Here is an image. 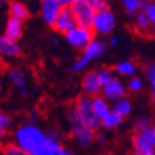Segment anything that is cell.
Returning <instances> with one entry per match:
<instances>
[{
    "instance_id": "6da1fadb",
    "label": "cell",
    "mask_w": 155,
    "mask_h": 155,
    "mask_svg": "<svg viewBox=\"0 0 155 155\" xmlns=\"http://www.w3.org/2000/svg\"><path fill=\"white\" fill-rule=\"evenodd\" d=\"M47 132L37 123L26 122L18 126L12 133V142L28 153L33 154L47 142Z\"/></svg>"
},
{
    "instance_id": "7a4b0ae2",
    "label": "cell",
    "mask_w": 155,
    "mask_h": 155,
    "mask_svg": "<svg viewBox=\"0 0 155 155\" xmlns=\"http://www.w3.org/2000/svg\"><path fill=\"white\" fill-rule=\"evenodd\" d=\"M68 117L75 118L78 122H80L86 128L97 133L102 128L101 120L96 116L94 105H92V97L86 95H81L73 102L70 111L68 113Z\"/></svg>"
},
{
    "instance_id": "3957f363",
    "label": "cell",
    "mask_w": 155,
    "mask_h": 155,
    "mask_svg": "<svg viewBox=\"0 0 155 155\" xmlns=\"http://www.w3.org/2000/svg\"><path fill=\"white\" fill-rule=\"evenodd\" d=\"M106 48H107V45L104 40L95 38L87 47H85L81 51V55L74 62V64L70 67V71L78 74V73L86 70L91 62L99 59V58H101L105 54Z\"/></svg>"
},
{
    "instance_id": "277c9868",
    "label": "cell",
    "mask_w": 155,
    "mask_h": 155,
    "mask_svg": "<svg viewBox=\"0 0 155 155\" xmlns=\"http://www.w3.org/2000/svg\"><path fill=\"white\" fill-rule=\"evenodd\" d=\"M73 15L75 17V21L78 26H81L85 28L92 30L94 20L96 16V11L87 0H75L70 5Z\"/></svg>"
},
{
    "instance_id": "5b68a950",
    "label": "cell",
    "mask_w": 155,
    "mask_h": 155,
    "mask_svg": "<svg viewBox=\"0 0 155 155\" xmlns=\"http://www.w3.org/2000/svg\"><path fill=\"white\" fill-rule=\"evenodd\" d=\"M70 122V130H71V137L74 142L76 143L78 147L81 149H87L90 148L95 140H96V132L86 128L83 126L80 122H78L73 117H68Z\"/></svg>"
},
{
    "instance_id": "8992f818",
    "label": "cell",
    "mask_w": 155,
    "mask_h": 155,
    "mask_svg": "<svg viewBox=\"0 0 155 155\" xmlns=\"http://www.w3.org/2000/svg\"><path fill=\"white\" fill-rule=\"evenodd\" d=\"M64 37L68 45H70V47L78 51H83L95 40V32L94 30H90V28L76 26L71 31H69L67 35H64Z\"/></svg>"
},
{
    "instance_id": "52a82bcc",
    "label": "cell",
    "mask_w": 155,
    "mask_h": 155,
    "mask_svg": "<svg viewBox=\"0 0 155 155\" xmlns=\"http://www.w3.org/2000/svg\"><path fill=\"white\" fill-rule=\"evenodd\" d=\"M114 27H116V15L110 8L96 12L94 25H92V30L95 35H99V36L111 35Z\"/></svg>"
},
{
    "instance_id": "ba28073f",
    "label": "cell",
    "mask_w": 155,
    "mask_h": 155,
    "mask_svg": "<svg viewBox=\"0 0 155 155\" xmlns=\"http://www.w3.org/2000/svg\"><path fill=\"white\" fill-rule=\"evenodd\" d=\"M102 87H104V84L100 79L97 70H87L81 80L83 94L86 96H90V97L100 96L102 92Z\"/></svg>"
},
{
    "instance_id": "9c48e42d",
    "label": "cell",
    "mask_w": 155,
    "mask_h": 155,
    "mask_svg": "<svg viewBox=\"0 0 155 155\" xmlns=\"http://www.w3.org/2000/svg\"><path fill=\"white\" fill-rule=\"evenodd\" d=\"M59 0H40V15L46 25L53 27L58 15L63 10Z\"/></svg>"
},
{
    "instance_id": "30bf717a",
    "label": "cell",
    "mask_w": 155,
    "mask_h": 155,
    "mask_svg": "<svg viewBox=\"0 0 155 155\" xmlns=\"http://www.w3.org/2000/svg\"><path fill=\"white\" fill-rule=\"evenodd\" d=\"M127 92H128L127 85L122 80H120L118 78H114V79H112L110 83L104 85L101 96H104L107 101L114 102L122 97H126Z\"/></svg>"
},
{
    "instance_id": "8fae6325",
    "label": "cell",
    "mask_w": 155,
    "mask_h": 155,
    "mask_svg": "<svg viewBox=\"0 0 155 155\" xmlns=\"http://www.w3.org/2000/svg\"><path fill=\"white\" fill-rule=\"evenodd\" d=\"M21 47L17 42L11 41L5 35H0V59L12 62L21 57Z\"/></svg>"
},
{
    "instance_id": "7c38bea8",
    "label": "cell",
    "mask_w": 155,
    "mask_h": 155,
    "mask_svg": "<svg viewBox=\"0 0 155 155\" xmlns=\"http://www.w3.org/2000/svg\"><path fill=\"white\" fill-rule=\"evenodd\" d=\"M76 26L78 25H76L75 17L73 15V11H71L70 6H64L63 10L61 11V14L57 17V20L53 25V30L58 33L67 35L69 31H71Z\"/></svg>"
},
{
    "instance_id": "4fadbf2b",
    "label": "cell",
    "mask_w": 155,
    "mask_h": 155,
    "mask_svg": "<svg viewBox=\"0 0 155 155\" xmlns=\"http://www.w3.org/2000/svg\"><path fill=\"white\" fill-rule=\"evenodd\" d=\"M6 79L10 84H12L20 92L22 97H28L30 90L27 86V80L25 73L18 68H9L6 70Z\"/></svg>"
},
{
    "instance_id": "5bb4252c",
    "label": "cell",
    "mask_w": 155,
    "mask_h": 155,
    "mask_svg": "<svg viewBox=\"0 0 155 155\" xmlns=\"http://www.w3.org/2000/svg\"><path fill=\"white\" fill-rule=\"evenodd\" d=\"M132 155H155V145L142 133H134L132 137Z\"/></svg>"
},
{
    "instance_id": "9a60e30c",
    "label": "cell",
    "mask_w": 155,
    "mask_h": 155,
    "mask_svg": "<svg viewBox=\"0 0 155 155\" xmlns=\"http://www.w3.org/2000/svg\"><path fill=\"white\" fill-rule=\"evenodd\" d=\"M4 35L8 38H10L11 41H15V42H17L18 40H21V37L24 35V21L9 16L8 21L5 24Z\"/></svg>"
},
{
    "instance_id": "2e32d148",
    "label": "cell",
    "mask_w": 155,
    "mask_h": 155,
    "mask_svg": "<svg viewBox=\"0 0 155 155\" xmlns=\"http://www.w3.org/2000/svg\"><path fill=\"white\" fill-rule=\"evenodd\" d=\"M8 11L10 17H15L21 21H26L30 17V9L21 0H12L11 3H9Z\"/></svg>"
},
{
    "instance_id": "e0dca14e",
    "label": "cell",
    "mask_w": 155,
    "mask_h": 155,
    "mask_svg": "<svg viewBox=\"0 0 155 155\" xmlns=\"http://www.w3.org/2000/svg\"><path fill=\"white\" fill-rule=\"evenodd\" d=\"M133 28L137 31V33H139L142 36H151V35H154L151 25H150V22L148 20L147 15L144 14V11L138 12L133 17Z\"/></svg>"
},
{
    "instance_id": "ac0fdd59",
    "label": "cell",
    "mask_w": 155,
    "mask_h": 155,
    "mask_svg": "<svg viewBox=\"0 0 155 155\" xmlns=\"http://www.w3.org/2000/svg\"><path fill=\"white\" fill-rule=\"evenodd\" d=\"M92 105H94V110H95L96 116H97L101 121L112 111V106H110V102L101 95L92 97Z\"/></svg>"
},
{
    "instance_id": "d6986e66",
    "label": "cell",
    "mask_w": 155,
    "mask_h": 155,
    "mask_svg": "<svg viewBox=\"0 0 155 155\" xmlns=\"http://www.w3.org/2000/svg\"><path fill=\"white\" fill-rule=\"evenodd\" d=\"M132 110H133V104L128 97H122L117 101H114L112 105V111H114L116 113L122 116L123 118L128 117V116L132 113Z\"/></svg>"
},
{
    "instance_id": "ffe728a7",
    "label": "cell",
    "mask_w": 155,
    "mask_h": 155,
    "mask_svg": "<svg viewBox=\"0 0 155 155\" xmlns=\"http://www.w3.org/2000/svg\"><path fill=\"white\" fill-rule=\"evenodd\" d=\"M114 71L117 75L127 78V76H134L135 71H137V64L133 61H122L114 65Z\"/></svg>"
},
{
    "instance_id": "44dd1931",
    "label": "cell",
    "mask_w": 155,
    "mask_h": 155,
    "mask_svg": "<svg viewBox=\"0 0 155 155\" xmlns=\"http://www.w3.org/2000/svg\"><path fill=\"white\" fill-rule=\"evenodd\" d=\"M123 117L120 116L118 113H116L114 111H111L106 117L101 121L102 122V129L105 130H113L117 129L122 123H123Z\"/></svg>"
},
{
    "instance_id": "7402d4cb",
    "label": "cell",
    "mask_w": 155,
    "mask_h": 155,
    "mask_svg": "<svg viewBox=\"0 0 155 155\" xmlns=\"http://www.w3.org/2000/svg\"><path fill=\"white\" fill-rule=\"evenodd\" d=\"M62 149H63V145L61 143L53 142L48 138L47 142L40 149H37L32 155H58Z\"/></svg>"
},
{
    "instance_id": "603a6c76",
    "label": "cell",
    "mask_w": 155,
    "mask_h": 155,
    "mask_svg": "<svg viewBox=\"0 0 155 155\" xmlns=\"http://www.w3.org/2000/svg\"><path fill=\"white\" fill-rule=\"evenodd\" d=\"M147 0H123V9L128 16L134 17L138 12L143 11Z\"/></svg>"
},
{
    "instance_id": "cb8c5ba5",
    "label": "cell",
    "mask_w": 155,
    "mask_h": 155,
    "mask_svg": "<svg viewBox=\"0 0 155 155\" xmlns=\"http://www.w3.org/2000/svg\"><path fill=\"white\" fill-rule=\"evenodd\" d=\"M0 151H2V155H32L31 153H28L27 150H25L24 148H21L14 142L3 144Z\"/></svg>"
},
{
    "instance_id": "d4e9b609",
    "label": "cell",
    "mask_w": 155,
    "mask_h": 155,
    "mask_svg": "<svg viewBox=\"0 0 155 155\" xmlns=\"http://www.w3.org/2000/svg\"><path fill=\"white\" fill-rule=\"evenodd\" d=\"M151 123H153V121L150 118L145 117V116H140V117H138L137 120L134 121V124H133L134 133H140V132L150 128Z\"/></svg>"
},
{
    "instance_id": "484cf974",
    "label": "cell",
    "mask_w": 155,
    "mask_h": 155,
    "mask_svg": "<svg viewBox=\"0 0 155 155\" xmlns=\"http://www.w3.org/2000/svg\"><path fill=\"white\" fill-rule=\"evenodd\" d=\"M143 11L147 15L148 20H149V22L151 25V28H153V31L155 33V3H151V2H148L147 0Z\"/></svg>"
},
{
    "instance_id": "4316f807",
    "label": "cell",
    "mask_w": 155,
    "mask_h": 155,
    "mask_svg": "<svg viewBox=\"0 0 155 155\" xmlns=\"http://www.w3.org/2000/svg\"><path fill=\"white\" fill-rule=\"evenodd\" d=\"M97 73H99V75H100V79H101V81H102L104 85L107 84V83H110L112 79H114V78H116V71H114V69L108 68V67H104V68L99 69Z\"/></svg>"
},
{
    "instance_id": "83f0119b",
    "label": "cell",
    "mask_w": 155,
    "mask_h": 155,
    "mask_svg": "<svg viewBox=\"0 0 155 155\" xmlns=\"http://www.w3.org/2000/svg\"><path fill=\"white\" fill-rule=\"evenodd\" d=\"M143 86H144L143 80L140 79V78H138V76H133V78H130L129 81H128V84H127L128 90L132 91V92H134V94L142 91V90H143Z\"/></svg>"
},
{
    "instance_id": "f1b7e54d",
    "label": "cell",
    "mask_w": 155,
    "mask_h": 155,
    "mask_svg": "<svg viewBox=\"0 0 155 155\" xmlns=\"http://www.w3.org/2000/svg\"><path fill=\"white\" fill-rule=\"evenodd\" d=\"M145 76L149 81L150 90L155 89V63H153L145 68Z\"/></svg>"
},
{
    "instance_id": "f546056e",
    "label": "cell",
    "mask_w": 155,
    "mask_h": 155,
    "mask_svg": "<svg viewBox=\"0 0 155 155\" xmlns=\"http://www.w3.org/2000/svg\"><path fill=\"white\" fill-rule=\"evenodd\" d=\"M11 127H12V118L8 113L0 111V128L9 130V129H11Z\"/></svg>"
},
{
    "instance_id": "4dcf8cb0",
    "label": "cell",
    "mask_w": 155,
    "mask_h": 155,
    "mask_svg": "<svg viewBox=\"0 0 155 155\" xmlns=\"http://www.w3.org/2000/svg\"><path fill=\"white\" fill-rule=\"evenodd\" d=\"M87 2L91 4V6H92L96 11H101V10H104V9L110 8L108 0H87Z\"/></svg>"
},
{
    "instance_id": "1f68e13d",
    "label": "cell",
    "mask_w": 155,
    "mask_h": 155,
    "mask_svg": "<svg viewBox=\"0 0 155 155\" xmlns=\"http://www.w3.org/2000/svg\"><path fill=\"white\" fill-rule=\"evenodd\" d=\"M47 132V137L51 139V140H53V142H57V143H61L62 144V140H63V135L61 134V132L59 130H57V129H48V130H46Z\"/></svg>"
},
{
    "instance_id": "d6a6232c",
    "label": "cell",
    "mask_w": 155,
    "mask_h": 155,
    "mask_svg": "<svg viewBox=\"0 0 155 155\" xmlns=\"http://www.w3.org/2000/svg\"><path fill=\"white\" fill-rule=\"evenodd\" d=\"M38 116H40V112L38 110H32L30 112V117H28V122L31 123H37V120H38Z\"/></svg>"
},
{
    "instance_id": "836d02e7",
    "label": "cell",
    "mask_w": 155,
    "mask_h": 155,
    "mask_svg": "<svg viewBox=\"0 0 155 155\" xmlns=\"http://www.w3.org/2000/svg\"><path fill=\"white\" fill-rule=\"evenodd\" d=\"M108 45H110L111 47H116V46L118 45V38L114 37V36H111V37L108 38Z\"/></svg>"
},
{
    "instance_id": "e575fe53",
    "label": "cell",
    "mask_w": 155,
    "mask_h": 155,
    "mask_svg": "<svg viewBox=\"0 0 155 155\" xmlns=\"http://www.w3.org/2000/svg\"><path fill=\"white\" fill-rule=\"evenodd\" d=\"M58 155H76V154L73 153V151H70V150H68V149H65V148H63Z\"/></svg>"
},
{
    "instance_id": "d590c367",
    "label": "cell",
    "mask_w": 155,
    "mask_h": 155,
    "mask_svg": "<svg viewBox=\"0 0 155 155\" xmlns=\"http://www.w3.org/2000/svg\"><path fill=\"white\" fill-rule=\"evenodd\" d=\"M6 135H8V130L0 128V142H3V140L6 138Z\"/></svg>"
},
{
    "instance_id": "8d00e7d4",
    "label": "cell",
    "mask_w": 155,
    "mask_h": 155,
    "mask_svg": "<svg viewBox=\"0 0 155 155\" xmlns=\"http://www.w3.org/2000/svg\"><path fill=\"white\" fill-rule=\"evenodd\" d=\"M75 0H59V3L63 5V6H70Z\"/></svg>"
},
{
    "instance_id": "74e56055",
    "label": "cell",
    "mask_w": 155,
    "mask_h": 155,
    "mask_svg": "<svg viewBox=\"0 0 155 155\" xmlns=\"http://www.w3.org/2000/svg\"><path fill=\"white\" fill-rule=\"evenodd\" d=\"M51 45L54 46V47H57L58 45H59V40H58V38H52V40H51Z\"/></svg>"
},
{
    "instance_id": "f35d334b",
    "label": "cell",
    "mask_w": 155,
    "mask_h": 155,
    "mask_svg": "<svg viewBox=\"0 0 155 155\" xmlns=\"http://www.w3.org/2000/svg\"><path fill=\"white\" fill-rule=\"evenodd\" d=\"M151 91V102H153V105L155 106V89H153V90H150Z\"/></svg>"
},
{
    "instance_id": "ab89813d",
    "label": "cell",
    "mask_w": 155,
    "mask_h": 155,
    "mask_svg": "<svg viewBox=\"0 0 155 155\" xmlns=\"http://www.w3.org/2000/svg\"><path fill=\"white\" fill-rule=\"evenodd\" d=\"M151 128H153V130L155 132V118H154V121H153V123H151Z\"/></svg>"
},
{
    "instance_id": "60d3db41",
    "label": "cell",
    "mask_w": 155,
    "mask_h": 155,
    "mask_svg": "<svg viewBox=\"0 0 155 155\" xmlns=\"http://www.w3.org/2000/svg\"><path fill=\"white\" fill-rule=\"evenodd\" d=\"M3 2H4V3H11L12 0H3Z\"/></svg>"
},
{
    "instance_id": "b9f144b4",
    "label": "cell",
    "mask_w": 155,
    "mask_h": 155,
    "mask_svg": "<svg viewBox=\"0 0 155 155\" xmlns=\"http://www.w3.org/2000/svg\"><path fill=\"white\" fill-rule=\"evenodd\" d=\"M148 2H151V3H155V0H148Z\"/></svg>"
},
{
    "instance_id": "7bdbcfd3",
    "label": "cell",
    "mask_w": 155,
    "mask_h": 155,
    "mask_svg": "<svg viewBox=\"0 0 155 155\" xmlns=\"http://www.w3.org/2000/svg\"><path fill=\"white\" fill-rule=\"evenodd\" d=\"M2 145H3V144H2V142H0V149H2Z\"/></svg>"
},
{
    "instance_id": "ee69618b",
    "label": "cell",
    "mask_w": 155,
    "mask_h": 155,
    "mask_svg": "<svg viewBox=\"0 0 155 155\" xmlns=\"http://www.w3.org/2000/svg\"><path fill=\"white\" fill-rule=\"evenodd\" d=\"M121 2H123V0H121Z\"/></svg>"
}]
</instances>
